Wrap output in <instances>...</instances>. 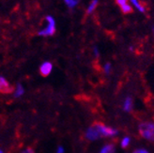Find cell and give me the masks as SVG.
Wrapping results in <instances>:
<instances>
[{"instance_id":"obj_1","label":"cell","mask_w":154,"mask_h":153,"mask_svg":"<svg viewBox=\"0 0 154 153\" xmlns=\"http://www.w3.org/2000/svg\"><path fill=\"white\" fill-rule=\"evenodd\" d=\"M139 133L145 139L154 142V123L143 122L139 125Z\"/></svg>"},{"instance_id":"obj_2","label":"cell","mask_w":154,"mask_h":153,"mask_svg":"<svg viewBox=\"0 0 154 153\" xmlns=\"http://www.w3.org/2000/svg\"><path fill=\"white\" fill-rule=\"evenodd\" d=\"M45 20H46V22H47V26L38 32V36L48 37V36L54 35L56 32V21H55V19H54V17L48 15V16L45 17Z\"/></svg>"},{"instance_id":"obj_3","label":"cell","mask_w":154,"mask_h":153,"mask_svg":"<svg viewBox=\"0 0 154 153\" xmlns=\"http://www.w3.org/2000/svg\"><path fill=\"white\" fill-rule=\"evenodd\" d=\"M94 124L96 125L98 131L102 137H113L118 134L117 130H115L111 127H107L103 123H101V122H95Z\"/></svg>"},{"instance_id":"obj_4","label":"cell","mask_w":154,"mask_h":153,"mask_svg":"<svg viewBox=\"0 0 154 153\" xmlns=\"http://www.w3.org/2000/svg\"><path fill=\"white\" fill-rule=\"evenodd\" d=\"M101 134H100L98 129L96 127L95 124L91 125L86 132V138L88 140H90V141H94V140H97L99 138H101Z\"/></svg>"},{"instance_id":"obj_5","label":"cell","mask_w":154,"mask_h":153,"mask_svg":"<svg viewBox=\"0 0 154 153\" xmlns=\"http://www.w3.org/2000/svg\"><path fill=\"white\" fill-rule=\"evenodd\" d=\"M13 91L11 84L8 82L4 77L0 76V92L1 93H11Z\"/></svg>"},{"instance_id":"obj_6","label":"cell","mask_w":154,"mask_h":153,"mask_svg":"<svg viewBox=\"0 0 154 153\" xmlns=\"http://www.w3.org/2000/svg\"><path fill=\"white\" fill-rule=\"evenodd\" d=\"M52 70H53V64L49 62V61H45L40 67V73L43 77H46V76H48L52 72Z\"/></svg>"},{"instance_id":"obj_7","label":"cell","mask_w":154,"mask_h":153,"mask_svg":"<svg viewBox=\"0 0 154 153\" xmlns=\"http://www.w3.org/2000/svg\"><path fill=\"white\" fill-rule=\"evenodd\" d=\"M25 93V89H24V87H23L21 84H17L16 87H15L14 91H13V96L14 98H20L24 95Z\"/></svg>"},{"instance_id":"obj_8","label":"cell","mask_w":154,"mask_h":153,"mask_svg":"<svg viewBox=\"0 0 154 153\" xmlns=\"http://www.w3.org/2000/svg\"><path fill=\"white\" fill-rule=\"evenodd\" d=\"M123 109L126 112H130L133 109V100L131 97H127L124 101V103H123Z\"/></svg>"},{"instance_id":"obj_9","label":"cell","mask_w":154,"mask_h":153,"mask_svg":"<svg viewBox=\"0 0 154 153\" xmlns=\"http://www.w3.org/2000/svg\"><path fill=\"white\" fill-rule=\"evenodd\" d=\"M116 152V148L114 144H106L105 146L101 149L100 153H115Z\"/></svg>"},{"instance_id":"obj_10","label":"cell","mask_w":154,"mask_h":153,"mask_svg":"<svg viewBox=\"0 0 154 153\" xmlns=\"http://www.w3.org/2000/svg\"><path fill=\"white\" fill-rule=\"evenodd\" d=\"M131 2H132V4L136 8V9L139 11L140 12H145V7L139 2V0H130Z\"/></svg>"},{"instance_id":"obj_11","label":"cell","mask_w":154,"mask_h":153,"mask_svg":"<svg viewBox=\"0 0 154 153\" xmlns=\"http://www.w3.org/2000/svg\"><path fill=\"white\" fill-rule=\"evenodd\" d=\"M98 2H99L98 0H92V1L90 2L89 6H88V11H87L88 14L92 13V12H93V11L96 10V8H97V6H98Z\"/></svg>"},{"instance_id":"obj_12","label":"cell","mask_w":154,"mask_h":153,"mask_svg":"<svg viewBox=\"0 0 154 153\" xmlns=\"http://www.w3.org/2000/svg\"><path fill=\"white\" fill-rule=\"evenodd\" d=\"M64 1L70 9H73V8H75L77 5L79 4L80 0H64Z\"/></svg>"},{"instance_id":"obj_13","label":"cell","mask_w":154,"mask_h":153,"mask_svg":"<svg viewBox=\"0 0 154 153\" xmlns=\"http://www.w3.org/2000/svg\"><path fill=\"white\" fill-rule=\"evenodd\" d=\"M120 8H121V11H122L123 13H126V14H127V13H130V12H132V11H133V8H132V6L129 5L128 3L125 4V5H123V6H121Z\"/></svg>"},{"instance_id":"obj_14","label":"cell","mask_w":154,"mask_h":153,"mask_svg":"<svg viewBox=\"0 0 154 153\" xmlns=\"http://www.w3.org/2000/svg\"><path fill=\"white\" fill-rule=\"evenodd\" d=\"M130 142H131V140H130V138H129L128 136L124 137V138H123L122 141H121V147L122 148H127L129 146Z\"/></svg>"},{"instance_id":"obj_15","label":"cell","mask_w":154,"mask_h":153,"mask_svg":"<svg viewBox=\"0 0 154 153\" xmlns=\"http://www.w3.org/2000/svg\"><path fill=\"white\" fill-rule=\"evenodd\" d=\"M103 70H104V72H105V73L108 74V73L111 72V65H110V63H106V64L104 65Z\"/></svg>"},{"instance_id":"obj_16","label":"cell","mask_w":154,"mask_h":153,"mask_svg":"<svg viewBox=\"0 0 154 153\" xmlns=\"http://www.w3.org/2000/svg\"><path fill=\"white\" fill-rule=\"evenodd\" d=\"M20 153H35V151L31 148H25L23 151H21Z\"/></svg>"},{"instance_id":"obj_17","label":"cell","mask_w":154,"mask_h":153,"mask_svg":"<svg viewBox=\"0 0 154 153\" xmlns=\"http://www.w3.org/2000/svg\"><path fill=\"white\" fill-rule=\"evenodd\" d=\"M116 1H117L118 5H119L120 7L128 3V0H116Z\"/></svg>"},{"instance_id":"obj_18","label":"cell","mask_w":154,"mask_h":153,"mask_svg":"<svg viewBox=\"0 0 154 153\" xmlns=\"http://www.w3.org/2000/svg\"><path fill=\"white\" fill-rule=\"evenodd\" d=\"M134 153H149V152L148 150H146V149L140 148V149H136V150H134Z\"/></svg>"},{"instance_id":"obj_19","label":"cell","mask_w":154,"mask_h":153,"mask_svg":"<svg viewBox=\"0 0 154 153\" xmlns=\"http://www.w3.org/2000/svg\"><path fill=\"white\" fill-rule=\"evenodd\" d=\"M64 152H65V150H64L63 147H61V146H59L56 151V153H64Z\"/></svg>"},{"instance_id":"obj_20","label":"cell","mask_w":154,"mask_h":153,"mask_svg":"<svg viewBox=\"0 0 154 153\" xmlns=\"http://www.w3.org/2000/svg\"><path fill=\"white\" fill-rule=\"evenodd\" d=\"M93 51H94V55H95V57H99V51H98V48L97 47H94V49H93Z\"/></svg>"},{"instance_id":"obj_21","label":"cell","mask_w":154,"mask_h":153,"mask_svg":"<svg viewBox=\"0 0 154 153\" xmlns=\"http://www.w3.org/2000/svg\"><path fill=\"white\" fill-rule=\"evenodd\" d=\"M0 153H5V152H4L3 150H1V149H0Z\"/></svg>"},{"instance_id":"obj_22","label":"cell","mask_w":154,"mask_h":153,"mask_svg":"<svg viewBox=\"0 0 154 153\" xmlns=\"http://www.w3.org/2000/svg\"><path fill=\"white\" fill-rule=\"evenodd\" d=\"M152 31H153V34H154V26H153V28H152Z\"/></svg>"}]
</instances>
